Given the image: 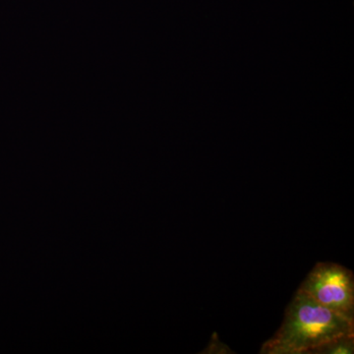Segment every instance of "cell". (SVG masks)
Here are the masks:
<instances>
[{"label":"cell","instance_id":"3957f363","mask_svg":"<svg viewBox=\"0 0 354 354\" xmlns=\"http://www.w3.org/2000/svg\"><path fill=\"white\" fill-rule=\"evenodd\" d=\"M354 353V335L337 337L318 346L309 354H353Z\"/></svg>","mask_w":354,"mask_h":354},{"label":"cell","instance_id":"7a4b0ae2","mask_svg":"<svg viewBox=\"0 0 354 354\" xmlns=\"http://www.w3.org/2000/svg\"><path fill=\"white\" fill-rule=\"evenodd\" d=\"M298 290L323 306L354 318L353 272L335 263H317Z\"/></svg>","mask_w":354,"mask_h":354},{"label":"cell","instance_id":"277c9868","mask_svg":"<svg viewBox=\"0 0 354 354\" xmlns=\"http://www.w3.org/2000/svg\"><path fill=\"white\" fill-rule=\"evenodd\" d=\"M204 353H232L230 349L227 348L225 344H221V342L218 341V335H213L208 348L205 349Z\"/></svg>","mask_w":354,"mask_h":354},{"label":"cell","instance_id":"6da1fadb","mask_svg":"<svg viewBox=\"0 0 354 354\" xmlns=\"http://www.w3.org/2000/svg\"><path fill=\"white\" fill-rule=\"evenodd\" d=\"M354 335V318L333 311L298 290L281 327L260 353L309 354L337 337Z\"/></svg>","mask_w":354,"mask_h":354}]
</instances>
